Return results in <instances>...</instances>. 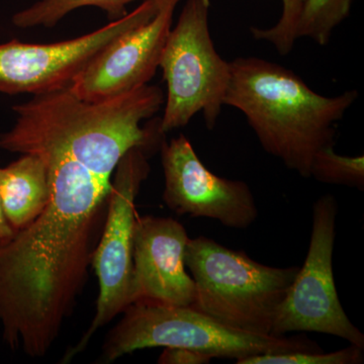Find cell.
<instances>
[{
	"mask_svg": "<svg viewBox=\"0 0 364 364\" xmlns=\"http://www.w3.org/2000/svg\"><path fill=\"white\" fill-rule=\"evenodd\" d=\"M230 65L224 105L244 114L265 152L310 178L314 156L335 146L336 124L358 91L325 97L291 69L258 57H238Z\"/></svg>",
	"mask_w": 364,
	"mask_h": 364,
	"instance_id": "obj_2",
	"label": "cell"
},
{
	"mask_svg": "<svg viewBox=\"0 0 364 364\" xmlns=\"http://www.w3.org/2000/svg\"><path fill=\"white\" fill-rule=\"evenodd\" d=\"M161 0H144L132 13L75 39L0 44V92L39 95L68 87L107 45L156 14Z\"/></svg>",
	"mask_w": 364,
	"mask_h": 364,
	"instance_id": "obj_8",
	"label": "cell"
},
{
	"mask_svg": "<svg viewBox=\"0 0 364 364\" xmlns=\"http://www.w3.org/2000/svg\"><path fill=\"white\" fill-rule=\"evenodd\" d=\"M363 349L350 344L333 352L301 351L289 353L258 354L237 360V364H360Z\"/></svg>",
	"mask_w": 364,
	"mask_h": 364,
	"instance_id": "obj_16",
	"label": "cell"
},
{
	"mask_svg": "<svg viewBox=\"0 0 364 364\" xmlns=\"http://www.w3.org/2000/svg\"><path fill=\"white\" fill-rule=\"evenodd\" d=\"M214 359L203 352L183 348V347H165L158 358L159 364H207Z\"/></svg>",
	"mask_w": 364,
	"mask_h": 364,
	"instance_id": "obj_18",
	"label": "cell"
},
{
	"mask_svg": "<svg viewBox=\"0 0 364 364\" xmlns=\"http://www.w3.org/2000/svg\"><path fill=\"white\" fill-rule=\"evenodd\" d=\"M152 151L140 146L132 148L114 170L107 218L91 262L100 289L95 317L78 343L66 351L62 363L85 350L98 330L131 305L134 230L138 217L136 200L149 176Z\"/></svg>",
	"mask_w": 364,
	"mask_h": 364,
	"instance_id": "obj_6",
	"label": "cell"
},
{
	"mask_svg": "<svg viewBox=\"0 0 364 364\" xmlns=\"http://www.w3.org/2000/svg\"><path fill=\"white\" fill-rule=\"evenodd\" d=\"M184 260L196 284L191 306L232 329L259 335H272L299 268L268 267L205 236L189 238Z\"/></svg>",
	"mask_w": 364,
	"mask_h": 364,
	"instance_id": "obj_3",
	"label": "cell"
},
{
	"mask_svg": "<svg viewBox=\"0 0 364 364\" xmlns=\"http://www.w3.org/2000/svg\"><path fill=\"white\" fill-rule=\"evenodd\" d=\"M338 203L332 195L321 196L313 207L310 245L303 267L280 304L272 336L291 332H317L346 340L364 350V334L353 325L340 303L333 252L336 240Z\"/></svg>",
	"mask_w": 364,
	"mask_h": 364,
	"instance_id": "obj_7",
	"label": "cell"
},
{
	"mask_svg": "<svg viewBox=\"0 0 364 364\" xmlns=\"http://www.w3.org/2000/svg\"><path fill=\"white\" fill-rule=\"evenodd\" d=\"M14 234V229L6 221L4 212H2L1 203H0V242L7 240V239L13 237Z\"/></svg>",
	"mask_w": 364,
	"mask_h": 364,
	"instance_id": "obj_19",
	"label": "cell"
},
{
	"mask_svg": "<svg viewBox=\"0 0 364 364\" xmlns=\"http://www.w3.org/2000/svg\"><path fill=\"white\" fill-rule=\"evenodd\" d=\"M310 177L321 183L364 189V156H343L335 152L334 145L316 153Z\"/></svg>",
	"mask_w": 364,
	"mask_h": 364,
	"instance_id": "obj_15",
	"label": "cell"
},
{
	"mask_svg": "<svg viewBox=\"0 0 364 364\" xmlns=\"http://www.w3.org/2000/svg\"><path fill=\"white\" fill-rule=\"evenodd\" d=\"M102 347L100 363L153 347H183L213 358L240 360L258 354L322 351L306 337L272 336L238 331L191 306L134 303L127 306Z\"/></svg>",
	"mask_w": 364,
	"mask_h": 364,
	"instance_id": "obj_4",
	"label": "cell"
},
{
	"mask_svg": "<svg viewBox=\"0 0 364 364\" xmlns=\"http://www.w3.org/2000/svg\"><path fill=\"white\" fill-rule=\"evenodd\" d=\"M210 9V0H188L167 36L159 64L167 85L163 134L186 127L198 112L213 130L225 105L231 65L215 50Z\"/></svg>",
	"mask_w": 364,
	"mask_h": 364,
	"instance_id": "obj_5",
	"label": "cell"
},
{
	"mask_svg": "<svg viewBox=\"0 0 364 364\" xmlns=\"http://www.w3.org/2000/svg\"><path fill=\"white\" fill-rule=\"evenodd\" d=\"M134 1L136 0H37L14 14L11 23L18 28H54L72 11L87 6L97 7L111 21H117L128 14L127 7Z\"/></svg>",
	"mask_w": 364,
	"mask_h": 364,
	"instance_id": "obj_13",
	"label": "cell"
},
{
	"mask_svg": "<svg viewBox=\"0 0 364 364\" xmlns=\"http://www.w3.org/2000/svg\"><path fill=\"white\" fill-rule=\"evenodd\" d=\"M282 11L277 23L270 28H250L254 39L265 41L277 49L280 55H287L293 50L296 39L294 32L299 14L305 0H282Z\"/></svg>",
	"mask_w": 364,
	"mask_h": 364,
	"instance_id": "obj_17",
	"label": "cell"
},
{
	"mask_svg": "<svg viewBox=\"0 0 364 364\" xmlns=\"http://www.w3.org/2000/svg\"><path fill=\"white\" fill-rule=\"evenodd\" d=\"M50 182L42 158L32 153L0 167V203L14 231L32 224L49 203Z\"/></svg>",
	"mask_w": 364,
	"mask_h": 364,
	"instance_id": "obj_12",
	"label": "cell"
},
{
	"mask_svg": "<svg viewBox=\"0 0 364 364\" xmlns=\"http://www.w3.org/2000/svg\"><path fill=\"white\" fill-rule=\"evenodd\" d=\"M353 0H305L296 26V39L308 38L329 44L335 28L350 14Z\"/></svg>",
	"mask_w": 364,
	"mask_h": 364,
	"instance_id": "obj_14",
	"label": "cell"
},
{
	"mask_svg": "<svg viewBox=\"0 0 364 364\" xmlns=\"http://www.w3.org/2000/svg\"><path fill=\"white\" fill-rule=\"evenodd\" d=\"M163 202L179 215L208 218L233 229H247L258 218L250 186L245 181L215 176L196 155L184 135L163 141Z\"/></svg>",
	"mask_w": 364,
	"mask_h": 364,
	"instance_id": "obj_9",
	"label": "cell"
},
{
	"mask_svg": "<svg viewBox=\"0 0 364 364\" xmlns=\"http://www.w3.org/2000/svg\"><path fill=\"white\" fill-rule=\"evenodd\" d=\"M181 0H161L156 14L117 37L102 50L69 86L86 102H100L149 85Z\"/></svg>",
	"mask_w": 364,
	"mask_h": 364,
	"instance_id": "obj_10",
	"label": "cell"
},
{
	"mask_svg": "<svg viewBox=\"0 0 364 364\" xmlns=\"http://www.w3.org/2000/svg\"><path fill=\"white\" fill-rule=\"evenodd\" d=\"M0 150L42 158L49 203L0 242V328L9 348L44 358L85 289L107 218L112 176L77 159L46 132L16 119Z\"/></svg>",
	"mask_w": 364,
	"mask_h": 364,
	"instance_id": "obj_1",
	"label": "cell"
},
{
	"mask_svg": "<svg viewBox=\"0 0 364 364\" xmlns=\"http://www.w3.org/2000/svg\"><path fill=\"white\" fill-rule=\"evenodd\" d=\"M188 240L186 228L172 218L136 217L131 304L193 305L196 284L184 260Z\"/></svg>",
	"mask_w": 364,
	"mask_h": 364,
	"instance_id": "obj_11",
	"label": "cell"
}]
</instances>
